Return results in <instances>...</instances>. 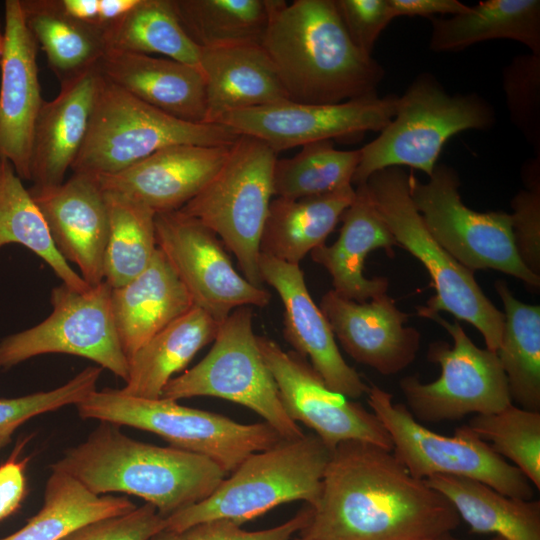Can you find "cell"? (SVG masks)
Listing matches in <instances>:
<instances>
[{"label":"cell","mask_w":540,"mask_h":540,"mask_svg":"<svg viewBox=\"0 0 540 540\" xmlns=\"http://www.w3.org/2000/svg\"><path fill=\"white\" fill-rule=\"evenodd\" d=\"M176 15L201 49L262 44L271 0H172Z\"/></svg>","instance_id":"cell-35"},{"label":"cell","mask_w":540,"mask_h":540,"mask_svg":"<svg viewBox=\"0 0 540 540\" xmlns=\"http://www.w3.org/2000/svg\"><path fill=\"white\" fill-rule=\"evenodd\" d=\"M104 192L108 239L103 281L113 289L127 284L151 262L157 250L156 213L125 194Z\"/></svg>","instance_id":"cell-38"},{"label":"cell","mask_w":540,"mask_h":540,"mask_svg":"<svg viewBox=\"0 0 540 540\" xmlns=\"http://www.w3.org/2000/svg\"><path fill=\"white\" fill-rule=\"evenodd\" d=\"M503 89L512 122L539 155L540 55L514 58L503 71Z\"/></svg>","instance_id":"cell-42"},{"label":"cell","mask_w":540,"mask_h":540,"mask_svg":"<svg viewBox=\"0 0 540 540\" xmlns=\"http://www.w3.org/2000/svg\"><path fill=\"white\" fill-rule=\"evenodd\" d=\"M319 308L345 352L358 363L388 376L415 360L420 334L404 326L409 316L386 293L359 303L330 290Z\"/></svg>","instance_id":"cell-21"},{"label":"cell","mask_w":540,"mask_h":540,"mask_svg":"<svg viewBox=\"0 0 540 540\" xmlns=\"http://www.w3.org/2000/svg\"><path fill=\"white\" fill-rule=\"evenodd\" d=\"M368 404L392 441V453L415 478L434 475L474 479L510 497L530 500L533 485L514 465L466 425L453 436L433 432L417 421L404 404L394 403L390 393L369 386Z\"/></svg>","instance_id":"cell-11"},{"label":"cell","mask_w":540,"mask_h":540,"mask_svg":"<svg viewBox=\"0 0 540 540\" xmlns=\"http://www.w3.org/2000/svg\"><path fill=\"white\" fill-rule=\"evenodd\" d=\"M8 244L28 248L67 286L78 291L91 287L57 251L41 210L13 165L0 159V248Z\"/></svg>","instance_id":"cell-37"},{"label":"cell","mask_w":540,"mask_h":540,"mask_svg":"<svg viewBox=\"0 0 540 540\" xmlns=\"http://www.w3.org/2000/svg\"><path fill=\"white\" fill-rule=\"evenodd\" d=\"M355 198L344 211L337 240L311 252L314 262L323 266L331 276L333 291L359 303L385 294L388 280L385 277L368 279L363 274L366 257L376 249H384L394 256L397 242L387 224L374 206L366 186L355 189Z\"/></svg>","instance_id":"cell-25"},{"label":"cell","mask_w":540,"mask_h":540,"mask_svg":"<svg viewBox=\"0 0 540 540\" xmlns=\"http://www.w3.org/2000/svg\"><path fill=\"white\" fill-rule=\"evenodd\" d=\"M540 488V411L512 403L490 414H476L466 425Z\"/></svg>","instance_id":"cell-40"},{"label":"cell","mask_w":540,"mask_h":540,"mask_svg":"<svg viewBox=\"0 0 540 540\" xmlns=\"http://www.w3.org/2000/svg\"><path fill=\"white\" fill-rule=\"evenodd\" d=\"M409 174L401 167H390L368 178L366 189L400 246L417 258L428 271L435 289L419 316L446 311L473 325L482 335L486 348L497 352L504 325V314L484 294L474 272L453 258L432 236L409 192Z\"/></svg>","instance_id":"cell-5"},{"label":"cell","mask_w":540,"mask_h":540,"mask_svg":"<svg viewBox=\"0 0 540 540\" xmlns=\"http://www.w3.org/2000/svg\"><path fill=\"white\" fill-rule=\"evenodd\" d=\"M312 507L306 504L292 518L272 528L248 531L226 519H214L182 530L163 529L149 540H292L309 523Z\"/></svg>","instance_id":"cell-44"},{"label":"cell","mask_w":540,"mask_h":540,"mask_svg":"<svg viewBox=\"0 0 540 540\" xmlns=\"http://www.w3.org/2000/svg\"><path fill=\"white\" fill-rule=\"evenodd\" d=\"M102 76L142 102L180 120L205 123L206 89L201 70L169 58L107 50Z\"/></svg>","instance_id":"cell-24"},{"label":"cell","mask_w":540,"mask_h":540,"mask_svg":"<svg viewBox=\"0 0 540 540\" xmlns=\"http://www.w3.org/2000/svg\"><path fill=\"white\" fill-rule=\"evenodd\" d=\"M157 248L187 289L193 304L221 323L244 306L265 307L271 299L234 268L218 236L179 210L155 216Z\"/></svg>","instance_id":"cell-15"},{"label":"cell","mask_w":540,"mask_h":540,"mask_svg":"<svg viewBox=\"0 0 540 540\" xmlns=\"http://www.w3.org/2000/svg\"><path fill=\"white\" fill-rule=\"evenodd\" d=\"M193 306L187 289L157 248L145 270L111 290L112 315L128 361L149 339Z\"/></svg>","instance_id":"cell-26"},{"label":"cell","mask_w":540,"mask_h":540,"mask_svg":"<svg viewBox=\"0 0 540 540\" xmlns=\"http://www.w3.org/2000/svg\"><path fill=\"white\" fill-rule=\"evenodd\" d=\"M206 89L205 123L242 109L289 100L274 64L260 44L201 49Z\"/></svg>","instance_id":"cell-27"},{"label":"cell","mask_w":540,"mask_h":540,"mask_svg":"<svg viewBox=\"0 0 540 540\" xmlns=\"http://www.w3.org/2000/svg\"><path fill=\"white\" fill-rule=\"evenodd\" d=\"M213 342L199 363L167 383L160 398H221L251 409L283 439L302 437V429L283 407L276 382L260 352L252 308L233 310L219 323Z\"/></svg>","instance_id":"cell-10"},{"label":"cell","mask_w":540,"mask_h":540,"mask_svg":"<svg viewBox=\"0 0 540 540\" xmlns=\"http://www.w3.org/2000/svg\"><path fill=\"white\" fill-rule=\"evenodd\" d=\"M25 492L24 463L11 458L0 466V521L20 507Z\"/></svg>","instance_id":"cell-47"},{"label":"cell","mask_w":540,"mask_h":540,"mask_svg":"<svg viewBox=\"0 0 540 540\" xmlns=\"http://www.w3.org/2000/svg\"><path fill=\"white\" fill-rule=\"evenodd\" d=\"M408 184L412 202L427 229L460 264L473 272L501 271L530 289H539L540 276L531 272L518 255L511 214L468 208L461 200L457 172L445 164L436 165L424 183L410 173Z\"/></svg>","instance_id":"cell-12"},{"label":"cell","mask_w":540,"mask_h":540,"mask_svg":"<svg viewBox=\"0 0 540 540\" xmlns=\"http://www.w3.org/2000/svg\"><path fill=\"white\" fill-rule=\"evenodd\" d=\"M28 191L41 210L60 255L77 265L89 286L103 282L108 212L105 192L97 177L73 173L59 186Z\"/></svg>","instance_id":"cell-20"},{"label":"cell","mask_w":540,"mask_h":540,"mask_svg":"<svg viewBox=\"0 0 540 540\" xmlns=\"http://www.w3.org/2000/svg\"><path fill=\"white\" fill-rule=\"evenodd\" d=\"M103 368L89 366L65 384L16 398L0 399V449L6 446L15 430L40 414L77 405L96 390Z\"/></svg>","instance_id":"cell-41"},{"label":"cell","mask_w":540,"mask_h":540,"mask_svg":"<svg viewBox=\"0 0 540 540\" xmlns=\"http://www.w3.org/2000/svg\"><path fill=\"white\" fill-rule=\"evenodd\" d=\"M495 290L504 306V325L497 355L506 375L511 400L540 411V306L514 297L506 281Z\"/></svg>","instance_id":"cell-34"},{"label":"cell","mask_w":540,"mask_h":540,"mask_svg":"<svg viewBox=\"0 0 540 540\" xmlns=\"http://www.w3.org/2000/svg\"><path fill=\"white\" fill-rule=\"evenodd\" d=\"M438 540H461V539H458V538H455L451 535V533H447V534H444V535H441L438 537Z\"/></svg>","instance_id":"cell-51"},{"label":"cell","mask_w":540,"mask_h":540,"mask_svg":"<svg viewBox=\"0 0 540 540\" xmlns=\"http://www.w3.org/2000/svg\"><path fill=\"white\" fill-rule=\"evenodd\" d=\"M58 4L69 17L99 27V0H58Z\"/></svg>","instance_id":"cell-49"},{"label":"cell","mask_w":540,"mask_h":540,"mask_svg":"<svg viewBox=\"0 0 540 540\" xmlns=\"http://www.w3.org/2000/svg\"><path fill=\"white\" fill-rule=\"evenodd\" d=\"M494 122L493 108L479 95H450L433 75L421 74L398 97L392 120L360 149L352 183L365 184L380 170L402 166L429 177L452 136L469 129L485 130Z\"/></svg>","instance_id":"cell-6"},{"label":"cell","mask_w":540,"mask_h":540,"mask_svg":"<svg viewBox=\"0 0 540 540\" xmlns=\"http://www.w3.org/2000/svg\"><path fill=\"white\" fill-rule=\"evenodd\" d=\"M352 185L301 199L271 200L260 239V253L290 264L325 244L355 198Z\"/></svg>","instance_id":"cell-28"},{"label":"cell","mask_w":540,"mask_h":540,"mask_svg":"<svg viewBox=\"0 0 540 540\" xmlns=\"http://www.w3.org/2000/svg\"><path fill=\"white\" fill-rule=\"evenodd\" d=\"M425 481L453 505L474 533L540 540V502L507 496L480 481L434 475Z\"/></svg>","instance_id":"cell-31"},{"label":"cell","mask_w":540,"mask_h":540,"mask_svg":"<svg viewBox=\"0 0 540 540\" xmlns=\"http://www.w3.org/2000/svg\"><path fill=\"white\" fill-rule=\"evenodd\" d=\"M425 318L440 324L452 337L453 346L443 341L429 345L428 360L441 368L435 381L422 383L416 375L400 380L413 417L422 422L457 420L471 413H495L510 405L508 382L497 353L476 346L457 320L451 323L439 313Z\"/></svg>","instance_id":"cell-13"},{"label":"cell","mask_w":540,"mask_h":540,"mask_svg":"<svg viewBox=\"0 0 540 540\" xmlns=\"http://www.w3.org/2000/svg\"><path fill=\"white\" fill-rule=\"evenodd\" d=\"M135 508L125 496L94 494L69 474L52 469L40 510L23 527L0 540H60L83 524Z\"/></svg>","instance_id":"cell-32"},{"label":"cell","mask_w":540,"mask_h":540,"mask_svg":"<svg viewBox=\"0 0 540 540\" xmlns=\"http://www.w3.org/2000/svg\"><path fill=\"white\" fill-rule=\"evenodd\" d=\"M331 454L314 433L282 439L249 455L208 498L165 518V529L182 530L214 519L242 525L293 501L314 507Z\"/></svg>","instance_id":"cell-4"},{"label":"cell","mask_w":540,"mask_h":540,"mask_svg":"<svg viewBox=\"0 0 540 540\" xmlns=\"http://www.w3.org/2000/svg\"><path fill=\"white\" fill-rule=\"evenodd\" d=\"M138 2L139 0H99V27L104 31L122 19Z\"/></svg>","instance_id":"cell-50"},{"label":"cell","mask_w":540,"mask_h":540,"mask_svg":"<svg viewBox=\"0 0 540 540\" xmlns=\"http://www.w3.org/2000/svg\"><path fill=\"white\" fill-rule=\"evenodd\" d=\"M261 45L294 102L336 104L375 94L385 75L354 44L335 0H271Z\"/></svg>","instance_id":"cell-2"},{"label":"cell","mask_w":540,"mask_h":540,"mask_svg":"<svg viewBox=\"0 0 540 540\" xmlns=\"http://www.w3.org/2000/svg\"><path fill=\"white\" fill-rule=\"evenodd\" d=\"M107 50L161 54L200 69L201 48L183 29L172 0H139L122 19L104 30Z\"/></svg>","instance_id":"cell-36"},{"label":"cell","mask_w":540,"mask_h":540,"mask_svg":"<svg viewBox=\"0 0 540 540\" xmlns=\"http://www.w3.org/2000/svg\"><path fill=\"white\" fill-rule=\"evenodd\" d=\"M260 275L284 307L283 335L294 351L307 358L325 384L349 399L367 394L369 386L343 358L333 331L312 299L299 264L261 254Z\"/></svg>","instance_id":"cell-19"},{"label":"cell","mask_w":540,"mask_h":540,"mask_svg":"<svg viewBox=\"0 0 540 540\" xmlns=\"http://www.w3.org/2000/svg\"><path fill=\"white\" fill-rule=\"evenodd\" d=\"M429 47L455 52L493 39L522 43L540 55V1L487 0L448 18H432Z\"/></svg>","instance_id":"cell-30"},{"label":"cell","mask_w":540,"mask_h":540,"mask_svg":"<svg viewBox=\"0 0 540 540\" xmlns=\"http://www.w3.org/2000/svg\"><path fill=\"white\" fill-rule=\"evenodd\" d=\"M260 352L276 382L289 417L302 422L334 450L357 440L392 451V441L376 415L331 390L304 356L285 351L276 341L257 336Z\"/></svg>","instance_id":"cell-17"},{"label":"cell","mask_w":540,"mask_h":540,"mask_svg":"<svg viewBox=\"0 0 540 540\" xmlns=\"http://www.w3.org/2000/svg\"><path fill=\"white\" fill-rule=\"evenodd\" d=\"M397 101L396 95L379 97L377 93L336 104L286 100L228 112L214 124L254 137L277 154L318 141L358 138L368 131H381L394 117Z\"/></svg>","instance_id":"cell-16"},{"label":"cell","mask_w":540,"mask_h":540,"mask_svg":"<svg viewBox=\"0 0 540 540\" xmlns=\"http://www.w3.org/2000/svg\"><path fill=\"white\" fill-rule=\"evenodd\" d=\"M359 161L360 149L338 150L329 140L306 144L293 157L277 158L274 196L301 199L350 186Z\"/></svg>","instance_id":"cell-39"},{"label":"cell","mask_w":540,"mask_h":540,"mask_svg":"<svg viewBox=\"0 0 540 540\" xmlns=\"http://www.w3.org/2000/svg\"><path fill=\"white\" fill-rule=\"evenodd\" d=\"M526 188L512 199L515 246L525 266L540 276V179L539 157L527 166Z\"/></svg>","instance_id":"cell-43"},{"label":"cell","mask_w":540,"mask_h":540,"mask_svg":"<svg viewBox=\"0 0 540 540\" xmlns=\"http://www.w3.org/2000/svg\"><path fill=\"white\" fill-rule=\"evenodd\" d=\"M118 427L100 421L51 469L69 474L97 495L140 497L165 518L208 498L226 478L208 457L137 441Z\"/></svg>","instance_id":"cell-3"},{"label":"cell","mask_w":540,"mask_h":540,"mask_svg":"<svg viewBox=\"0 0 540 540\" xmlns=\"http://www.w3.org/2000/svg\"><path fill=\"white\" fill-rule=\"evenodd\" d=\"M2 48H3V33H1V30H0V58L2 54Z\"/></svg>","instance_id":"cell-52"},{"label":"cell","mask_w":540,"mask_h":540,"mask_svg":"<svg viewBox=\"0 0 540 540\" xmlns=\"http://www.w3.org/2000/svg\"><path fill=\"white\" fill-rule=\"evenodd\" d=\"M277 154L264 142L239 135L211 180L180 212L195 218L236 257L243 276L263 287L260 239L274 196Z\"/></svg>","instance_id":"cell-9"},{"label":"cell","mask_w":540,"mask_h":540,"mask_svg":"<svg viewBox=\"0 0 540 540\" xmlns=\"http://www.w3.org/2000/svg\"><path fill=\"white\" fill-rule=\"evenodd\" d=\"M354 44L371 55L380 34L395 19L389 0H335Z\"/></svg>","instance_id":"cell-46"},{"label":"cell","mask_w":540,"mask_h":540,"mask_svg":"<svg viewBox=\"0 0 540 540\" xmlns=\"http://www.w3.org/2000/svg\"><path fill=\"white\" fill-rule=\"evenodd\" d=\"M111 290L104 281L86 291L64 283L54 287L50 315L0 341V368L43 354L63 353L89 359L126 381L129 361L115 327Z\"/></svg>","instance_id":"cell-14"},{"label":"cell","mask_w":540,"mask_h":540,"mask_svg":"<svg viewBox=\"0 0 540 540\" xmlns=\"http://www.w3.org/2000/svg\"><path fill=\"white\" fill-rule=\"evenodd\" d=\"M418 540H438V537L437 538H423V539H418Z\"/></svg>","instance_id":"cell-54"},{"label":"cell","mask_w":540,"mask_h":540,"mask_svg":"<svg viewBox=\"0 0 540 540\" xmlns=\"http://www.w3.org/2000/svg\"><path fill=\"white\" fill-rule=\"evenodd\" d=\"M0 58V159L8 160L21 180H31L35 123L44 102L37 66V42L20 0H6Z\"/></svg>","instance_id":"cell-18"},{"label":"cell","mask_w":540,"mask_h":540,"mask_svg":"<svg viewBox=\"0 0 540 540\" xmlns=\"http://www.w3.org/2000/svg\"><path fill=\"white\" fill-rule=\"evenodd\" d=\"M103 76L97 66L60 82L44 101L33 134L30 189L54 188L65 181L85 141Z\"/></svg>","instance_id":"cell-23"},{"label":"cell","mask_w":540,"mask_h":540,"mask_svg":"<svg viewBox=\"0 0 540 540\" xmlns=\"http://www.w3.org/2000/svg\"><path fill=\"white\" fill-rule=\"evenodd\" d=\"M239 137L220 124L172 117L103 77L88 132L71 170L115 174L173 145H230Z\"/></svg>","instance_id":"cell-8"},{"label":"cell","mask_w":540,"mask_h":540,"mask_svg":"<svg viewBox=\"0 0 540 540\" xmlns=\"http://www.w3.org/2000/svg\"><path fill=\"white\" fill-rule=\"evenodd\" d=\"M460 520L449 500L392 451L350 440L332 451L319 500L299 533L310 540H418L451 533Z\"/></svg>","instance_id":"cell-1"},{"label":"cell","mask_w":540,"mask_h":540,"mask_svg":"<svg viewBox=\"0 0 540 540\" xmlns=\"http://www.w3.org/2000/svg\"><path fill=\"white\" fill-rule=\"evenodd\" d=\"M232 144L173 145L118 173L95 176L104 191L132 197L156 214L177 211L216 174Z\"/></svg>","instance_id":"cell-22"},{"label":"cell","mask_w":540,"mask_h":540,"mask_svg":"<svg viewBox=\"0 0 540 540\" xmlns=\"http://www.w3.org/2000/svg\"><path fill=\"white\" fill-rule=\"evenodd\" d=\"M218 327L217 321L194 305L134 353L121 391L134 397L159 399L173 375L215 339Z\"/></svg>","instance_id":"cell-29"},{"label":"cell","mask_w":540,"mask_h":540,"mask_svg":"<svg viewBox=\"0 0 540 540\" xmlns=\"http://www.w3.org/2000/svg\"><path fill=\"white\" fill-rule=\"evenodd\" d=\"M295 540H310V539H306V538H303V537H299V538H296Z\"/></svg>","instance_id":"cell-55"},{"label":"cell","mask_w":540,"mask_h":540,"mask_svg":"<svg viewBox=\"0 0 540 540\" xmlns=\"http://www.w3.org/2000/svg\"><path fill=\"white\" fill-rule=\"evenodd\" d=\"M75 406L83 419L154 433L172 447L208 457L226 474L232 473L249 455L283 439L264 421L243 424L174 400L130 396L121 389L95 390Z\"/></svg>","instance_id":"cell-7"},{"label":"cell","mask_w":540,"mask_h":540,"mask_svg":"<svg viewBox=\"0 0 540 540\" xmlns=\"http://www.w3.org/2000/svg\"><path fill=\"white\" fill-rule=\"evenodd\" d=\"M165 528V517L145 503L127 513L83 524L60 540H149Z\"/></svg>","instance_id":"cell-45"},{"label":"cell","mask_w":540,"mask_h":540,"mask_svg":"<svg viewBox=\"0 0 540 540\" xmlns=\"http://www.w3.org/2000/svg\"><path fill=\"white\" fill-rule=\"evenodd\" d=\"M392 12L399 16L432 17L434 15H457L469 9L459 0H389Z\"/></svg>","instance_id":"cell-48"},{"label":"cell","mask_w":540,"mask_h":540,"mask_svg":"<svg viewBox=\"0 0 540 540\" xmlns=\"http://www.w3.org/2000/svg\"><path fill=\"white\" fill-rule=\"evenodd\" d=\"M489 540H507V539H505V538H503V537H501V536L495 535L494 537H492V538L489 539Z\"/></svg>","instance_id":"cell-53"},{"label":"cell","mask_w":540,"mask_h":540,"mask_svg":"<svg viewBox=\"0 0 540 540\" xmlns=\"http://www.w3.org/2000/svg\"><path fill=\"white\" fill-rule=\"evenodd\" d=\"M26 24L60 82L97 66L107 51L104 31L82 23L58 0H20Z\"/></svg>","instance_id":"cell-33"}]
</instances>
